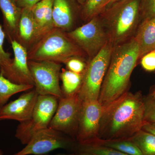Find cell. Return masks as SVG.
<instances>
[{
	"mask_svg": "<svg viewBox=\"0 0 155 155\" xmlns=\"http://www.w3.org/2000/svg\"><path fill=\"white\" fill-rule=\"evenodd\" d=\"M103 108L98 139H130L142 129L145 103L140 93L127 91Z\"/></svg>",
	"mask_w": 155,
	"mask_h": 155,
	"instance_id": "cell-1",
	"label": "cell"
},
{
	"mask_svg": "<svg viewBox=\"0 0 155 155\" xmlns=\"http://www.w3.org/2000/svg\"><path fill=\"white\" fill-rule=\"evenodd\" d=\"M139 60V50L134 37L114 47L98 101L104 107L127 92L130 78Z\"/></svg>",
	"mask_w": 155,
	"mask_h": 155,
	"instance_id": "cell-2",
	"label": "cell"
},
{
	"mask_svg": "<svg viewBox=\"0 0 155 155\" xmlns=\"http://www.w3.org/2000/svg\"><path fill=\"white\" fill-rule=\"evenodd\" d=\"M140 0H119L108 6L99 17L114 47L134 37L141 22Z\"/></svg>",
	"mask_w": 155,
	"mask_h": 155,
	"instance_id": "cell-3",
	"label": "cell"
},
{
	"mask_svg": "<svg viewBox=\"0 0 155 155\" xmlns=\"http://www.w3.org/2000/svg\"><path fill=\"white\" fill-rule=\"evenodd\" d=\"M87 57L67 35L54 28L39 40L28 51V60L50 61L65 64L72 57Z\"/></svg>",
	"mask_w": 155,
	"mask_h": 155,
	"instance_id": "cell-4",
	"label": "cell"
},
{
	"mask_svg": "<svg viewBox=\"0 0 155 155\" xmlns=\"http://www.w3.org/2000/svg\"><path fill=\"white\" fill-rule=\"evenodd\" d=\"M114 46L108 42L94 58L87 61L78 95L81 101L98 100Z\"/></svg>",
	"mask_w": 155,
	"mask_h": 155,
	"instance_id": "cell-5",
	"label": "cell"
},
{
	"mask_svg": "<svg viewBox=\"0 0 155 155\" xmlns=\"http://www.w3.org/2000/svg\"><path fill=\"white\" fill-rule=\"evenodd\" d=\"M58 99L51 95H39L30 119L19 123L15 137L22 144L26 145L33 136L48 127L55 113Z\"/></svg>",
	"mask_w": 155,
	"mask_h": 155,
	"instance_id": "cell-6",
	"label": "cell"
},
{
	"mask_svg": "<svg viewBox=\"0 0 155 155\" xmlns=\"http://www.w3.org/2000/svg\"><path fill=\"white\" fill-rule=\"evenodd\" d=\"M69 38L91 60L102 50L109 39L99 16L67 32Z\"/></svg>",
	"mask_w": 155,
	"mask_h": 155,
	"instance_id": "cell-7",
	"label": "cell"
},
{
	"mask_svg": "<svg viewBox=\"0 0 155 155\" xmlns=\"http://www.w3.org/2000/svg\"><path fill=\"white\" fill-rule=\"evenodd\" d=\"M68 136L48 127L35 134L24 148L14 155L45 154L59 149L77 152L78 143Z\"/></svg>",
	"mask_w": 155,
	"mask_h": 155,
	"instance_id": "cell-8",
	"label": "cell"
},
{
	"mask_svg": "<svg viewBox=\"0 0 155 155\" xmlns=\"http://www.w3.org/2000/svg\"><path fill=\"white\" fill-rule=\"evenodd\" d=\"M50 61L28 60L35 89L39 95H51L58 100L63 97L60 85L62 65Z\"/></svg>",
	"mask_w": 155,
	"mask_h": 155,
	"instance_id": "cell-9",
	"label": "cell"
},
{
	"mask_svg": "<svg viewBox=\"0 0 155 155\" xmlns=\"http://www.w3.org/2000/svg\"><path fill=\"white\" fill-rule=\"evenodd\" d=\"M82 103L78 93L59 99L58 107L48 127L76 140Z\"/></svg>",
	"mask_w": 155,
	"mask_h": 155,
	"instance_id": "cell-10",
	"label": "cell"
},
{
	"mask_svg": "<svg viewBox=\"0 0 155 155\" xmlns=\"http://www.w3.org/2000/svg\"><path fill=\"white\" fill-rule=\"evenodd\" d=\"M103 109L98 100L82 101L75 139L80 146L91 145L98 139Z\"/></svg>",
	"mask_w": 155,
	"mask_h": 155,
	"instance_id": "cell-11",
	"label": "cell"
},
{
	"mask_svg": "<svg viewBox=\"0 0 155 155\" xmlns=\"http://www.w3.org/2000/svg\"><path fill=\"white\" fill-rule=\"evenodd\" d=\"M39 95L34 88L0 109V121L14 120L19 123L30 119Z\"/></svg>",
	"mask_w": 155,
	"mask_h": 155,
	"instance_id": "cell-12",
	"label": "cell"
},
{
	"mask_svg": "<svg viewBox=\"0 0 155 155\" xmlns=\"http://www.w3.org/2000/svg\"><path fill=\"white\" fill-rule=\"evenodd\" d=\"M10 43L14 52V58L5 77L14 83L34 86L28 67V51L15 40Z\"/></svg>",
	"mask_w": 155,
	"mask_h": 155,
	"instance_id": "cell-13",
	"label": "cell"
},
{
	"mask_svg": "<svg viewBox=\"0 0 155 155\" xmlns=\"http://www.w3.org/2000/svg\"><path fill=\"white\" fill-rule=\"evenodd\" d=\"M0 10L3 15V28L6 37L10 43L16 40L22 9L17 5V0H0Z\"/></svg>",
	"mask_w": 155,
	"mask_h": 155,
	"instance_id": "cell-14",
	"label": "cell"
},
{
	"mask_svg": "<svg viewBox=\"0 0 155 155\" xmlns=\"http://www.w3.org/2000/svg\"><path fill=\"white\" fill-rule=\"evenodd\" d=\"M53 19L54 27L68 32L76 26L74 8L70 0H54Z\"/></svg>",
	"mask_w": 155,
	"mask_h": 155,
	"instance_id": "cell-15",
	"label": "cell"
},
{
	"mask_svg": "<svg viewBox=\"0 0 155 155\" xmlns=\"http://www.w3.org/2000/svg\"><path fill=\"white\" fill-rule=\"evenodd\" d=\"M37 31L31 8L22 9L16 41L28 51L38 41Z\"/></svg>",
	"mask_w": 155,
	"mask_h": 155,
	"instance_id": "cell-16",
	"label": "cell"
},
{
	"mask_svg": "<svg viewBox=\"0 0 155 155\" xmlns=\"http://www.w3.org/2000/svg\"><path fill=\"white\" fill-rule=\"evenodd\" d=\"M54 0H42L31 8L38 40L54 28L53 19Z\"/></svg>",
	"mask_w": 155,
	"mask_h": 155,
	"instance_id": "cell-17",
	"label": "cell"
},
{
	"mask_svg": "<svg viewBox=\"0 0 155 155\" xmlns=\"http://www.w3.org/2000/svg\"><path fill=\"white\" fill-rule=\"evenodd\" d=\"M139 50V60L155 49V17L142 21L134 36Z\"/></svg>",
	"mask_w": 155,
	"mask_h": 155,
	"instance_id": "cell-18",
	"label": "cell"
},
{
	"mask_svg": "<svg viewBox=\"0 0 155 155\" xmlns=\"http://www.w3.org/2000/svg\"><path fill=\"white\" fill-rule=\"evenodd\" d=\"M34 88L33 85L14 83L0 73V109L12 96Z\"/></svg>",
	"mask_w": 155,
	"mask_h": 155,
	"instance_id": "cell-19",
	"label": "cell"
},
{
	"mask_svg": "<svg viewBox=\"0 0 155 155\" xmlns=\"http://www.w3.org/2000/svg\"><path fill=\"white\" fill-rule=\"evenodd\" d=\"M83 74H78L62 68L60 79L62 81L61 87L63 96H69L78 93L82 82Z\"/></svg>",
	"mask_w": 155,
	"mask_h": 155,
	"instance_id": "cell-20",
	"label": "cell"
},
{
	"mask_svg": "<svg viewBox=\"0 0 155 155\" xmlns=\"http://www.w3.org/2000/svg\"><path fill=\"white\" fill-rule=\"evenodd\" d=\"M95 145L111 148L129 155H142L138 147L130 138L115 140L97 139L91 145Z\"/></svg>",
	"mask_w": 155,
	"mask_h": 155,
	"instance_id": "cell-21",
	"label": "cell"
},
{
	"mask_svg": "<svg viewBox=\"0 0 155 155\" xmlns=\"http://www.w3.org/2000/svg\"><path fill=\"white\" fill-rule=\"evenodd\" d=\"M108 3L109 0H86L81 5V19L84 23L99 16L107 8Z\"/></svg>",
	"mask_w": 155,
	"mask_h": 155,
	"instance_id": "cell-22",
	"label": "cell"
},
{
	"mask_svg": "<svg viewBox=\"0 0 155 155\" xmlns=\"http://www.w3.org/2000/svg\"><path fill=\"white\" fill-rule=\"evenodd\" d=\"M138 147L142 155H155V136L141 129L130 138Z\"/></svg>",
	"mask_w": 155,
	"mask_h": 155,
	"instance_id": "cell-23",
	"label": "cell"
},
{
	"mask_svg": "<svg viewBox=\"0 0 155 155\" xmlns=\"http://www.w3.org/2000/svg\"><path fill=\"white\" fill-rule=\"evenodd\" d=\"M6 35L3 26L0 24V73L5 76L8 72L13 61L11 53L7 52L4 49V44Z\"/></svg>",
	"mask_w": 155,
	"mask_h": 155,
	"instance_id": "cell-24",
	"label": "cell"
},
{
	"mask_svg": "<svg viewBox=\"0 0 155 155\" xmlns=\"http://www.w3.org/2000/svg\"><path fill=\"white\" fill-rule=\"evenodd\" d=\"M79 151L86 152L97 155H129L111 148L97 145L88 146H79L78 152Z\"/></svg>",
	"mask_w": 155,
	"mask_h": 155,
	"instance_id": "cell-25",
	"label": "cell"
},
{
	"mask_svg": "<svg viewBox=\"0 0 155 155\" xmlns=\"http://www.w3.org/2000/svg\"><path fill=\"white\" fill-rule=\"evenodd\" d=\"M87 59L81 57L69 58L65 63L66 69L78 74H83L87 64Z\"/></svg>",
	"mask_w": 155,
	"mask_h": 155,
	"instance_id": "cell-26",
	"label": "cell"
},
{
	"mask_svg": "<svg viewBox=\"0 0 155 155\" xmlns=\"http://www.w3.org/2000/svg\"><path fill=\"white\" fill-rule=\"evenodd\" d=\"M140 15L141 22L155 17V0H140Z\"/></svg>",
	"mask_w": 155,
	"mask_h": 155,
	"instance_id": "cell-27",
	"label": "cell"
},
{
	"mask_svg": "<svg viewBox=\"0 0 155 155\" xmlns=\"http://www.w3.org/2000/svg\"><path fill=\"white\" fill-rule=\"evenodd\" d=\"M144 100L145 122L155 123V99L149 97Z\"/></svg>",
	"mask_w": 155,
	"mask_h": 155,
	"instance_id": "cell-28",
	"label": "cell"
},
{
	"mask_svg": "<svg viewBox=\"0 0 155 155\" xmlns=\"http://www.w3.org/2000/svg\"><path fill=\"white\" fill-rule=\"evenodd\" d=\"M141 67L147 72L155 71V49L149 52L140 59Z\"/></svg>",
	"mask_w": 155,
	"mask_h": 155,
	"instance_id": "cell-29",
	"label": "cell"
},
{
	"mask_svg": "<svg viewBox=\"0 0 155 155\" xmlns=\"http://www.w3.org/2000/svg\"><path fill=\"white\" fill-rule=\"evenodd\" d=\"M42 0H17V5L22 9L25 8H31L34 6Z\"/></svg>",
	"mask_w": 155,
	"mask_h": 155,
	"instance_id": "cell-30",
	"label": "cell"
},
{
	"mask_svg": "<svg viewBox=\"0 0 155 155\" xmlns=\"http://www.w3.org/2000/svg\"><path fill=\"white\" fill-rule=\"evenodd\" d=\"M142 129L152 134L155 136V123L145 122Z\"/></svg>",
	"mask_w": 155,
	"mask_h": 155,
	"instance_id": "cell-31",
	"label": "cell"
},
{
	"mask_svg": "<svg viewBox=\"0 0 155 155\" xmlns=\"http://www.w3.org/2000/svg\"><path fill=\"white\" fill-rule=\"evenodd\" d=\"M149 97L155 99V86L153 88L152 91L150 94Z\"/></svg>",
	"mask_w": 155,
	"mask_h": 155,
	"instance_id": "cell-32",
	"label": "cell"
},
{
	"mask_svg": "<svg viewBox=\"0 0 155 155\" xmlns=\"http://www.w3.org/2000/svg\"><path fill=\"white\" fill-rule=\"evenodd\" d=\"M76 155V153H73L71 154H63V153H60V154H57L55 155H50L48 154H42V155Z\"/></svg>",
	"mask_w": 155,
	"mask_h": 155,
	"instance_id": "cell-33",
	"label": "cell"
},
{
	"mask_svg": "<svg viewBox=\"0 0 155 155\" xmlns=\"http://www.w3.org/2000/svg\"><path fill=\"white\" fill-rule=\"evenodd\" d=\"M119 1V0H109V3H108V6L110 5H111L113 4V3L116 2H117V1Z\"/></svg>",
	"mask_w": 155,
	"mask_h": 155,
	"instance_id": "cell-34",
	"label": "cell"
},
{
	"mask_svg": "<svg viewBox=\"0 0 155 155\" xmlns=\"http://www.w3.org/2000/svg\"><path fill=\"white\" fill-rule=\"evenodd\" d=\"M76 1L81 6V5H83L84 3L86 2V0H76Z\"/></svg>",
	"mask_w": 155,
	"mask_h": 155,
	"instance_id": "cell-35",
	"label": "cell"
},
{
	"mask_svg": "<svg viewBox=\"0 0 155 155\" xmlns=\"http://www.w3.org/2000/svg\"><path fill=\"white\" fill-rule=\"evenodd\" d=\"M75 153H76V155H87L86 153L83 151H79Z\"/></svg>",
	"mask_w": 155,
	"mask_h": 155,
	"instance_id": "cell-36",
	"label": "cell"
},
{
	"mask_svg": "<svg viewBox=\"0 0 155 155\" xmlns=\"http://www.w3.org/2000/svg\"><path fill=\"white\" fill-rule=\"evenodd\" d=\"M83 152H84V151H83ZM85 152V153H86L87 154V155H97L93 154L91 153L86 152Z\"/></svg>",
	"mask_w": 155,
	"mask_h": 155,
	"instance_id": "cell-37",
	"label": "cell"
},
{
	"mask_svg": "<svg viewBox=\"0 0 155 155\" xmlns=\"http://www.w3.org/2000/svg\"><path fill=\"white\" fill-rule=\"evenodd\" d=\"M0 155H3V152L2 151V150H0Z\"/></svg>",
	"mask_w": 155,
	"mask_h": 155,
	"instance_id": "cell-38",
	"label": "cell"
}]
</instances>
